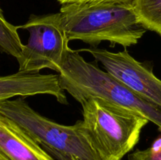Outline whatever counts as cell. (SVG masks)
<instances>
[{"label": "cell", "mask_w": 161, "mask_h": 160, "mask_svg": "<svg viewBox=\"0 0 161 160\" xmlns=\"http://www.w3.org/2000/svg\"><path fill=\"white\" fill-rule=\"evenodd\" d=\"M0 160H55L16 122L0 114Z\"/></svg>", "instance_id": "obj_8"}, {"label": "cell", "mask_w": 161, "mask_h": 160, "mask_svg": "<svg viewBox=\"0 0 161 160\" xmlns=\"http://www.w3.org/2000/svg\"><path fill=\"white\" fill-rule=\"evenodd\" d=\"M47 94L57 99L59 103L69 104L65 91L60 84L59 75L39 72H21L0 75V103L16 97Z\"/></svg>", "instance_id": "obj_7"}, {"label": "cell", "mask_w": 161, "mask_h": 160, "mask_svg": "<svg viewBox=\"0 0 161 160\" xmlns=\"http://www.w3.org/2000/svg\"><path fill=\"white\" fill-rule=\"evenodd\" d=\"M18 26L8 22L0 14V52L17 59L21 55L24 44L18 34Z\"/></svg>", "instance_id": "obj_10"}, {"label": "cell", "mask_w": 161, "mask_h": 160, "mask_svg": "<svg viewBox=\"0 0 161 160\" xmlns=\"http://www.w3.org/2000/svg\"><path fill=\"white\" fill-rule=\"evenodd\" d=\"M59 75L60 84L79 103L100 98L142 115L161 131V108L147 101L126 85L69 47Z\"/></svg>", "instance_id": "obj_2"}, {"label": "cell", "mask_w": 161, "mask_h": 160, "mask_svg": "<svg viewBox=\"0 0 161 160\" xmlns=\"http://www.w3.org/2000/svg\"><path fill=\"white\" fill-rule=\"evenodd\" d=\"M18 28L29 33L21 55L17 59L18 72H39L47 68L59 73L69 41L57 22L54 13L31 15L28 21Z\"/></svg>", "instance_id": "obj_5"}, {"label": "cell", "mask_w": 161, "mask_h": 160, "mask_svg": "<svg viewBox=\"0 0 161 160\" xmlns=\"http://www.w3.org/2000/svg\"><path fill=\"white\" fill-rule=\"evenodd\" d=\"M128 160H161V138L156 140L151 147L135 151L128 155Z\"/></svg>", "instance_id": "obj_11"}, {"label": "cell", "mask_w": 161, "mask_h": 160, "mask_svg": "<svg viewBox=\"0 0 161 160\" xmlns=\"http://www.w3.org/2000/svg\"><path fill=\"white\" fill-rule=\"evenodd\" d=\"M0 114L14 121L38 144L70 154L80 160H102L80 131V120L64 125L44 117L23 97L0 103Z\"/></svg>", "instance_id": "obj_4"}, {"label": "cell", "mask_w": 161, "mask_h": 160, "mask_svg": "<svg viewBox=\"0 0 161 160\" xmlns=\"http://www.w3.org/2000/svg\"><path fill=\"white\" fill-rule=\"evenodd\" d=\"M43 149H45L50 155L53 157V158H56L57 160H80L78 158H76L74 155H70V154L64 153V152H59V151L56 150V149L51 148L50 147H47V146L42 145Z\"/></svg>", "instance_id": "obj_13"}, {"label": "cell", "mask_w": 161, "mask_h": 160, "mask_svg": "<svg viewBox=\"0 0 161 160\" xmlns=\"http://www.w3.org/2000/svg\"><path fill=\"white\" fill-rule=\"evenodd\" d=\"M80 104V131L102 160H122L138 144L142 130L149 122L100 98H89Z\"/></svg>", "instance_id": "obj_3"}, {"label": "cell", "mask_w": 161, "mask_h": 160, "mask_svg": "<svg viewBox=\"0 0 161 160\" xmlns=\"http://www.w3.org/2000/svg\"><path fill=\"white\" fill-rule=\"evenodd\" d=\"M60 4H69L76 3H112L131 5L134 0H57Z\"/></svg>", "instance_id": "obj_12"}, {"label": "cell", "mask_w": 161, "mask_h": 160, "mask_svg": "<svg viewBox=\"0 0 161 160\" xmlns=\"http://www.w3.org/2000/svg\"><path fill=\"white\" fill-rule=\"evenodd\" d=\"M77 51L89 53L110 75L142 98L161 108V80L151 67L135 60L126 49L117 53L97 47Z\"/></svg>", "instance_id": "obj_6"}, {"label": "cell", "mask_w": 161, "mask_h": 160, "mask_svg": "<svg viewBox=\"0 0 161 160\" xmlns=\"http://www.w3.org/2000/svg\"><path fill=\"white\" fill-rule=\"evenodd\" d=\"M0 14H1V15H3V9H2L1 6H0Z\"/></svg>", "instance_id": "obj_14"}, {"label": "cell", "mask_w": 161, "mask_h": 160, "mask_svg": "<svg viewBox=\"0 0 161 160\" xmlns=\"http://www.w3.org/2000/svg\"><path fill=\"white\" fill-rule=\"evenodd\" d=\"M132 6L143 28L161 36V0H134Z\"/></svg>", "instance_id": "obj_9"}, {"label": "cell", "mask_w": 161, "mask_h": 160, "mask_svg": "<svg viewBox=\"0 0 161 160\" xmlns=\"http://www.w3.org/2000/svg\"><path fill=\"white\" fill-rule=\"evenodd\" d=\"M68 40H80L91 47L104 41L124 49L136 45L146 30L138 20L133 6L112 3L62 5L54 13Z\"/></svg>", "instance_id": "obj_1"}]
</instances>
